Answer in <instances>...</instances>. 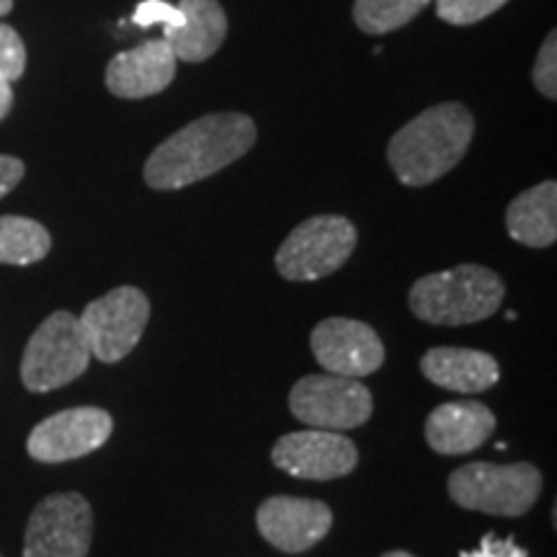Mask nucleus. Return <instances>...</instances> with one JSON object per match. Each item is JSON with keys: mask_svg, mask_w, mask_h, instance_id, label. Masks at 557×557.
<instances>
[{"mask_svg": "<svg viewBox=\"0 0 557 557\" xmlns=\"http://www.w3.org/2000/svg\"><path fill=\"white\" fill-rule=\"evenodd\" d=\"M256 143V124L246 114L222 111L189 122L160 143L145 163V184L176 191L205 181L246 156Z\"/></svg>", "mask_w": 557, "mask_h": 557, "instance_id": "1", "label": "nucleus"}, {"mask_svg": "<svg viewBox=\"0 0 557 557\" xmlns=\"http://www.w3.org/2000/svg\"><path fill=\"white\" fill-rule=\"evenodd\" d=\"M475 120L462 103H436L410 120L387 145V163L403 186H429L470 150Z\"/></svg>", "mask_w": 557, "mask_h": 557, "instance_id": "2", "label": "nucleus"}, {"mask_svg": "<svg viewBox=\"0 0 557 557\" xmlns=\"http://www.w3.org/2000/svg\"><path fill=\"white\" fill-rule=\"evenodd\" d=\"M506 287L496 271L462 263L418 278L410 289V310L431 325H470L500 308Z\"/></svg>", "mask_w": 557, "mask_h": 557, "instance_id": "3", "label": "nucleus"}, {"mask_svg": "<svg viewBox=\"0 0 557 557\" xmlns=\"http://www.w3.org/2000/svg\"><path fill=\"white\" fill-rule=\"evenodd\" d=\"M540 493L542 472L529 462H470L449 478V496L457 506L493 517H524Z\"/></svg>", "mask_w": 557, "mask_h": 557, "instance_id": "4", "label": "nucleus"}, {"mask_svg": "<svg viewBox=\"0 0 557 557\" xmlns=\"http://www.w3.org/2000/svg\"><path fill=\"white\" fill-rule=\"evenodd\" d=\"M90 364V348L78 318L67 310L52 312L34 331L21 359V382L32 393H52L78 380Z\"/></svg>", "mask_w": 557, "mask_h": 557, "instance_id": "5", "label": "nucleus"}, {"mask_svg": "<svg viewBox=\"0 0 557 557\" xmlns=\"http://www.w3.org/2000/svg\"><path fill=\"white\" fill-rule=\"evenodd\" d=\"M357 227L338 214H318L292 230L276 250L278 274L289 282H318L344 267L357 248Z\"/></svg>", "mask_w": 557, "mask_h": 557, "instance_id": "6", "label": "nucleus"}, {"mask_svg": "<svg viewBox=\"0 0 557 557\" xmlns=\"http://www.w3.org/2000/svg\"><path fill=\"white\" fill-rule=\"evenodd\" d=\"M150 320V299L137 287H116L88 305L78 323L90 357L103 364L122 361L139 344Z\"/></svg>", "mask_w": 557, "mask_h": 557, "instance_id": "7", "label": "nucleus"}, {"mask_svg": "<svg viewBox=\"0 0 557 557\" xmlns=\"http://www.w3.org/2000/svg\"><path fill=\"white\" fill-rule=\"evenodd\" d=\"M289 410L310 429L351 431L372 416V393L359 380L310 374L292 387Z\"/></svg>", "mask_w": 557, "mask_h": 557, "instance_id": "8", "label": "nucleus"}, {"mask_svg": "<svg viewBox=\"0 0 557 557\" xmlns=\"http://www.w3.org/2000/svg\"><path fill=\"white\" fill-rule=\"evenodd\" d=\"M94 511L81 493H58L34 508L24 534V557H88Z\"/></svg>", "mask_w": 557, "mask_h": 557, "instance_id": "9", "label": "nucleus"}, {"mask_svg": "<svg viewBox=\"0 0 557 557\" xmlns=\"http://www.w3.org/2000/svg\"><path fill=\"white\" fill-rule=\"evenodd\" d=\"M271 459L282 472L302 480H336L354 472L359 462L357 444L341 431L305 429L284 434Z\"/></svg>", "mask_w": 557, "mask_h": 557, "instance_id": "10", "label": "nucleus"}, {"mask_svg": "<svg viewBox=\"0 0 557 557\" xmlns=\"http://www.w3.org/2000/svg\"><path fill=\"white\" fill-rule=\"evenodd\" d=\"M114 421L101 408H70L37 423L26 442L37 462L58 465L81 459L109 442Z\"/></svg>", "mask_w": 557, "mask_h": 557, "instance_id": "11", "label": "nucleus"}, {"mask_svg": "<svg viewBox=\"0 0 557 557\" xmlns=\"http://www.w3.org/2000/svg\"><path fill=\"white\" fill-rule=\"evenodd\" d=\"M310 346L318 364L336 377H369L385 361V346L377 331L351 318H329L318 323Z\"/></svg>", "mask_w": 557, "mask_h": 557, "instance_id": "12", "label": "nucleus"}, {"mask_svg": "<svg viewBox=\"0 0 557 557\" xmlns=\"http://www.w3.org/2000/svg\"><path fill=\"white\" fill-rule=\"evenodd\" d=\"M256 524L269 545L289 555L315 547L333 527V511L323 500L274 496L267 498L256 513Z\"/></svg>", "mask_w": 557, "mask_h": 557, "instance_id": "13", "label": "nucleus"}, {"mask_svg": "<svg viewBox=\"0 0 557 557\" xmlns=\"http://www.w3.org/2000/svg\"><path fill=\"white\" fill-rule=\"evenodd\" d=\"M176 54L165 39H150L135 50L120 52L107 67V88L116 99H148L176 78Z\"/></svg>", "mask_w": 557, "mask_h": 557, "instance_id": "14", "label": "nucleus"}, {"mask_svg": "<svg viewBox=\"0 0 557 557\" xmlns=\"http://www.w3.org/2000/svg\"><path fill=\"white\" fill-rule=\"evenodd\" d=\"M496 429V416L478 400H451L431 410L426 442L436 455H470L483 447Z\"/></svg>", "mask_w": 557, "mask_h": 557, "instance_id": "15", "label": "nucleus"}, {"mask_svg": "<svg viewBox=\"0 0 557 557\" xmlns=\"http://www.w3.org/2000/svg\"><path fill=\"white\" fill-rule=\"evenodd\" d=\"M421 372L434 385L462 395L485 393L500 377L498 361L491 354L455 346H436L423 354Z\"/></svg>", "mask_w": 557, "mask_h": 557, "instance_id": "16", "label": "nucleus"}, {"mask_svg": "<svg viewBox=\"0 0 557 557\" xmlns=\"http://www.w3.org/2000/svg\"><path fill=\"white\" fill-rule=\"evenodd\" d=\"M184 24L178 29L163 32L176 60L205 62L220 50L227 37V16L220 0H181L178 3Z\"/></svg>", "mask_w": 557, "mask_h": 557, "instance_id": "17", "label": "nucleus"}, {"mask_svg": "<svg viewBox=\"0 0 557 557\" xmlns=\"http://www.w3.org/2000/svg\"><path fill=\"white\" fill-rule=\"evenodd\" d=\"M506 230L529 248H547L557 240V184L542 181L519 194L506 209Z\"/></svg>", "mask_w": 557, "mask_h": 557, "instance_id": "18", "label": "nucleus"}, {"mask_svg": "<svg viewBox=\"0 0 557 557\" xmlns=\"http://www.w3.org/2000/svg\"><path fill=\"white\" fill-rule=\"evenodd\" d=\"M52 238L37 220L5 214L0 218V263L29 267L50 253Z\"/></svg>", "mask_w": 557, "mask_h": 557, "instance_id": "19", "label": "nucleus"}, {"mask_svg": "<svg viewBox=\"0 0 557 557\" xmlns=\"http://www.w3.org/2000/svg\"><path fill=\"white\" fill-rule=\"evenodd\" d=\"M431 0H357L354 21L364 34L380 37L410 24Z\"/></svg>", "mask_w": 557, "mask_h": 557, "instance_id": "20", "label": "nucleus"}, {"mask_svg": "<svg viewBox=\"0 0 557 557\" xmlns=\"http://www.w3.org/2000/svg\"><path fill=\"white\" fill-rule=\"evenodd\" d=\"M506 3L508 0H436V13L451 26H470L504 9Z\"/></svg>", "mask_w": 557, "mask_h": 557, "instance_id": "21", "label": "nucleus"}, {"mask_svg": "<svg viewBox=\"0 0 557 557\" xmlns=\"http://www.w3.org/2000/svg\"><path fill=\"white\" fill-rule=\"evenodd\" d=\"M534 86L545 99H557V34L549 32L547 39L542 41L537 60H534L532 70Z\"/></svg>", "mask_w": 557, "mask_h": 557, "instance_id": "22", "label": "nucleus"}, {"mask_svg": "<svg viewBox=\"0 0 557 557\" xmlns=\"http://www.w3.org/2000/svg\"><path fill=\"white\" fill-rule=\"evenodd\" d=\"M26 70V47L18 32L9 24H0V73L9 81H18Z\"/></svg>", "mask_w": 557, "mask_h": 557, "instance_id": "23", "label": "nucleus"}, {"mask_svg": "<svg viewBox=\"0 0 557 557\" xmlns=\"http://www.w3.org/2000/svg\"><path fill=\"white\" fill-rule=\"evenodd\" d=\"M137 26L148 29L152 24H163V29H178L184 24V16H181L178 5L165 3V0H145V3L137 5L135 16H132Z\"/></svg>", "mask_w": 557, "mask_h": 557, "instance_id": "24", "label": "nucleus"}, {"mask_svg": "<svg viewBox=\"0 0 557 557\" xmlns=\"http://www.w3.org/2000/svg\"><path fill=\"white\" fill-rule=\"evenodd\" d=\"M459 557H529V553L521 549L511 537L500 540L496 534H485L475 553H462Z\"/></svg>", "mask_w": 557, "mask_h": 557, "instance_id": "25", "label": "nucleus"}, {"mask_svg": "<svg viewBox=\"0 0 557 557\" xmlns=\"http://www.w3.org/2000/svg\"><path fill=\"white\" fill-rule=\"evenodd\" d=\"M24 163L13 156H0V199L5 194H11L18 186V181L24 178Z\"/></svg>", "mask_w": 557, "mask_h": 557, "instance_id": "26", "label": "nucleus"}, {"mask_svg": "<svg viewBox=\"0 0 557 557\" xmlns=\"http://www.w3.org/2000/svg\"><path fill=\"white\" fill-rule=\"evenodd\" d=\"M11 107H13V88H11V81L5 78L3 73H0V120H5V116H9Z\"/></svg>", "mask_w": 557, "mask_h": 557, "instance_id": "27", "label": "nucleus"}, {"mask_svg": "<svg viewBox=\"0 0 557 557\" xmlns=\"http://www.w3.org/2000/svg\"><path fill=\"white\" fill-rule=\"evenodd\" d=\"M11 9H13V0H0V16L11 13Z\"/></svg>", "mask_w": 557, "mask_h": 557, "instance_id": "28", "label": "nucleus"}, {"mask_svg": "<svg viewBox=\"0 0 557 557\" xmlns=\"http://www.w3.org/2000/svg\"><path fill=\"white\" fill-rule=\"evenodd\" d=\"M382 557H413L410 553H403V549H393V553H385Z\"/></svg>", "mask_w": 557, "mask_h": 557, "instance_id": "29", "label": "nucleus"}]
</instances>
